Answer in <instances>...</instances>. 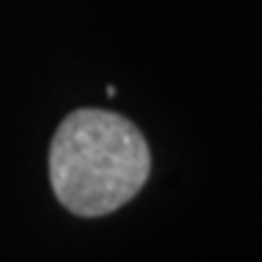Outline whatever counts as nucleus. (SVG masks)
<instances>
[{"label": "nucleus", "mask_w": 262, "mask_h": 262, "mask_svg": "<svg viewBox=\"0 0 262 262\" xmlns=\"http://www.w3.org/2000/svg\"><path fill=\"white\" fill-rule=\"evenodd\" d=\"M150 175V150L126 117L83 107L58 124L49 148L54 194L75 216L97 219L129 204Z\"/></svg>", "instance_id": "f257e3e1"}, {"label": "nucleus", "mask_w": 262, "mask_h": 262, "mask_svg": "<svg viewBox=\"0 0 262 262\" xmlns=\"http://www.w3.org/2000/svg\"><path fill=\"white\" fill-rule=\"evenodd\" d=\"M107 95H110V97H114V95H117V90H114V85H110V88H107Z\"/></svg>", "instance_id": "f03ea898"}]
</instances>
